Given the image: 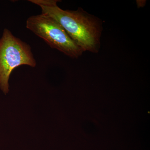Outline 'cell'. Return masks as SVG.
Instances as JSON below:
<instances>
[{"instance_id": "1", "label": "cell", "mask_w": 150, "mask_h": 150, "mask_svg": "<svg viewBox=\"0 0 150 150\" xmlns=\"http://www.w3.org/2000/svg\"><path fill=\"white\" fill-rule=\"evenodd\" d=\"M39 6L41 13L58 22L69 36L83 51L96 52L100 45V28L98 22L82 10H64L57 5V0H29Z\"/></svg>"}, {"instance_id": "3", "label": "cell", "mask_w": 150, "mask_h": 150, "mask_svg": "<svg viewBox=\"0 0 150 150\" xmlns=\"http://www.w3.org/2000/svg\"><path fill=\"white\" fill-rule=\"evenodd\" d=\"M27 29L43 39L51 48L73 58H77L83 51L55 20L44 14L32 16L26 22Z\"/></svg>"}, {"instance_id": "2", "label": "cell", "mask_w": 150, "mask_h": 150, "mask_svg": "<svg viewBox=\"0 0 150 150\" xmlns=\"http://www.w3.org/2000/svg\"><path fill=\"white\" fill-rule=\"evenodd\" d=\"M23 65L36 66L31 47L5 28L0 38V89L4 93L9 91V79L13 71Z\"/></svg>"}]
</instances>
